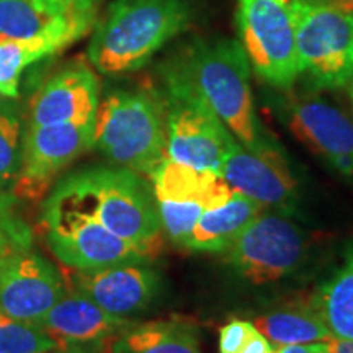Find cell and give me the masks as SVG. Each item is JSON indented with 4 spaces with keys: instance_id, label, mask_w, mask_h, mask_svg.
Returning a JSON list of instances; mask_svg holds the SVG:
<instances>
[{
    "instance_id": "cell-21",
    "label": "cell",
    "mask_w": 353,
    "mask_h": 353,
    "mask_svg": "<svg viewBox=\"0 0 353 353\" xmlns=\"http://www.w3.org/2000/svg\"><path fill=\"white\" fill-rule=\"evenodd\" d=\"M252 324L275 348L329 342L332 339L312 303L273 309L255 317Z\"/></svg>"
},
{
    "instance_id": "cell-11",
    "label": "cell",
    "mask_w": 353,
    "mask_h": 353,
    "mask_svg": "<svg viewBox=\"0 0 353 353\" xmlns=\"http://www.w3.org/2000/svg\"><path fill=\"white\" fill-rule=\"evenodd\" d=\"M92 136L94 121L30 125L21 144L20 169L12 183L13 193L23 200H41L54 176L92 149Z\"/></svg>"
},
{
    "instance_id": "cell-16",
    "label": "cell",
    "mask_w": 353,
    "mask_h": 353,
    "mask_svg": "<svg viewBox=\"0 0 353 353\" xmlns=\"http://www.w3.org/2000/svg\"><path fill=\"white\" fill-rule=\"evenodd\" d=\"M134 324L103 311L82 294L68 291L38 325L54 341L59 352L101 353L108 343Z\"/></svg>"
},
{
    "instance_id": "cell-7",
    "label": "cell",
    "mask_w": 353,
    "mask_h": 353,
    "mask_svg": "<svg viewBox=\"0 0 353 353\" xmlns=\"http://www.w3.org/2000/svg\"><path fill=\"white\" fill-rule=\"evenodd\" d=\"M43 228L51 252L68 268L97 270L121 263L148 262L139 249L114 236L56 190L43 206Z\"/></svg>"
},
{
    "instance_id": "cell-22",
    "label": "cell",
    "mask_w": 353,
    "mask_h": 353,
    "mask_svg": "<svg viewBox=\"0 0 353 353\" xmlns=\"http://www.w3.org/2000/svg\"><path fill=\"white\" fill-rule=\"evenodd\" d=\"M312 304L332 337L353 341V245L341 267L317 291Z\"/></svg>"
},
{
    "instance_id": "cell-29",
    "label": "cell",
    "mask_w": 353,
    "mask_h": 353,
    "mask_svg": "<svg viewBox=\"0 0 353 353\" xmlns=\"http://www.w3.org/2000/svg\"><path fill=\"white\" fill-rule=\"evenodd\" d=\"M275 353H330L327 343H306V345H286L275 348Z\"/></svg>"
},
{
    "instance_id": "cell-1",
    "label": "cell",
    "mask_w": 353,
    "mask_h": 353,
    "mask_svg": "<svg viewBox=\"0 0 353 353\" xmlns=\"http://www.w3.org/2000/svg\"><path fill=\"white\" fill-rule=\"evenodd\" d=\"M56 192L151 260L162 249V226L152 187L125 167H88L64 176Z\"/></svg>"
},
{
    "instance_id": "cell-34",
    "label": "cell",
    "mask_w": 353,
    "mask_h": 353,
    "mask_svg": "<svg viewBox=\"0 0 353 353\" xmlns=\"http://www.w3.org/2000/svg\"><path fill=\"white\" fill-rule=\"evenodd\" d=\"M105 352H107V350H105ZM105 352H101V353H105ZM57 353H68V352H59V350H57Z\"/></svg>"
},
{
    "instance_id": "cell-13",
    "label": "cell",
    "mask_w": 353,
    "mask_h": 353,
    "mask_svg": "<svg viewBox=\"0 0 353 353\" xmlns=\"http://www.w3.org/2000/svg\"><path fill=\"white\" fill-rule=\"evenodd\" d=\"M68 291L82 294L103 311L117 317L130 319L144 311L161 291V276L148 262H131L63 273Z\"/></svg>"
},
{
    "instance_id": "cell-30",
    "label": "cell",
    "mask_w": 353,
    "mask_h": 353,
    "mask_svg": "<svg viewBox=\"0 0 353 353\" xmlns=\"http://www.w3.org/2000/svg\"><path fill=\"white\" fill-rule=\"evenodd\" d=\"M20 245H23V244H19V242L13 239L10 234L7 232L6 226H2V224H0V268H2V265H3V262H6V259L8 257V255H10L13 250Z\"/></svg>"
},
{
    "instance_id": "cell-17",
    "label": "cell",
    "mask_w": 353,
    "mask_h": 353,
    "mask_svg": "<svg viewBox=\"0 0 353 353\" xmlns=\"http://www.w3.org/2000/svg\"><path fill=\"white\" fill-rule=\"evenodd\" d=\"M100 103V83L87 64L77 63L57 70L30 103V125L94 121Z\"/></svg>"
},
{
    "instance_id": "cell-15",
    "label": "cell",
    "mask_w": 353,
    "mask_h": 353,
    "mask_svg": "<svg viewBox=\"0 0 353 353\" xmlns=\"http://www.w3.org/2000/svg\"><path fill=\"white\" fill-rule=\"evenodd\" d=\"M221 176L229 187L262 206L291 210L298 201L296 180L276 145L268 143L250 151L234 139L221 164Z\"/></svg>"
},
{
    "instance_id": "cell-4",
    "label": "cell",
    "mask_w": 353,
    "mask_h": 353,
    "mask_svg": "<svg viewBox=\"0 0 353 353\" xmlns=\"http://www.w3.org/2000/svg\"><path fill=\"white\" fill-rule=\"evenodd\" d=\"M167 120L162 90L151 85L117 88L100 100L92 148L118 167L154 174L165 161Z\"/></svg>"
},
{
    "instance_id": "cell-3",
    "label": "cell",
    "mask_w": 353,
    "mask_h": 353,
    "mask_svg": "<svg viewBox=\"0 0 353 353\" xmlns=\"http://www.w3.org/2000/svg\"><path fill=\"white\" fill-rule=\"evenodd\" d=\"M176 61L242 145L259 151L268 144L255 113L250 63L241 41L234 38L196 39Z\"/></svg>"
},
{
    "instance_id": "cell-31",
    "label": "cell",
    "mask_w": 353,
    "mask_h": 353,
    "mask_svg": "<svg viewBox=\"0 0 353 353\" xmlns=\"http://www.w3.org/2000/svg\"><path fill=\"white\" fill-rule=\"evenodd\" d=\"M327 343L330 353H353V341H343V339L332 337Z\"/></svg>"
},
{
    "instance_id": "cell-24",
    "label": "cell",
    "mask_w": 353,
    "mask_h": 353,
    "mask_svg": "<svg viewBox=\"0 0 353 353\" xmlns=\"http://www.w3.org/2000/svg\"><path fill=\"white\" fill-rule=\"evenodd\" d=\"M57 345L38 324L0 312V353H56Z\"/></svg>"
},
{
    "instance_id": "cell-28",
    "label": "cell",
    "mask_w": 353,
    "mask_h": 353,
    "mask_svg": "<svg viewBox=\"0 0 353 353\" xmlns=\"http://www.w3.org/2000/svg\"><path fill=\"white\" fill-rule=\"evenodd\" d=\"M241 353H275V347L257 330L250 337V341L245 343V347L242 348Z\"/></svg>"
},
{
    "instance_id": "cell-19",
    "label": "cell",
    "mask_w": 353,
    "mask_h": 353,
    "mask_svg": "<svg viewBox=\"0 0 353 353\" xmlns=\"http://www.w3.org/2000/svg\"><path fill=\"white\" fill-rule=\"evenodd\" d=\"M262 210L260 203L234 190L224 205L201 214L183 247L200 252H224Z\"/></svg>"
},
{
    "instance_id": "cell-14",
    "label": "cell",
    "mask_w": 353,
    "mask_h": 353,
    "mask_svg": "<svg viewBox=\"0 0 353 353\" xmlns=\"http://www.w3.org/2000/svg\"><path fill=\"white\" fill-rule=\"evenodd\" d=\"M281 117L312 152L353 176V121L345 113L317 95H294L281 103Z\"/></svg>"
},
{
    "instance_id": "cell-20",
    "label": "cell",
    "mask_w": 353,
    "mask_h": 353,
    "mask_svg": "<svg viewBox=\"0 0 353 353\" xmlns=\"http://www.w3.org/2000/svg\"><path fill=\"white\" fill-rule=\"evenodd\" d=\"M105 353H200L195 325L185 321L132 324L108 343Z\"/></svg>"
},
{
    "instance_id": "cell-18",
    "label": "cell",
    "mask_w": 353,
    "mask_h": 353,
    "mask_svg": "<svg viewBox=\"0 0 353 353\" xmlns=\"http://www.w3.org/2000/svg\"><path fill=\"white\" fill-rule=\"evenodd\" d=\"M95 23V13L70 15L59 25L33 38L0 43V95L17 99L21 74L28 65L63 51L85 37Z\"/></svg>"
},
{
    "instance_id": "cell-2",
    "label": "cell",
    "mask_w": 353,
    "mask_h": 353,
    "mask_svg": "<svg viewBox=\"0 0 353 353\" xmlns=\"http://www.w3.org/2000/svg\"><path fill=\"white\" fill-rule=\"evenodd\" d=\"M188 0H114L88 43V61L105 76L134 72L188 30Z\"/></svg>"
},
{
    "instance_id": "cell-25",
    "label": "cell",
    "mask_w": 353,
    "mask_h": 353,
    "mask_svg": "<svg viewBox=\"0 0 353 353\" xmlns=\"http://www.w3.org/2000/svg\"><path fill=\"white\" fill-rule=\"evenodd\" d=\"M21 123L13 107H0V188L13 183L20 169Z\"/></svg>"
},
{
    "instance_id": "cell-6",
    "label": "cell",
    "mask_w": 353,
    "mask_h": 353,
    "mask_svg": "<svg viewBox=\"0 0 353 353\" xmlns=\"http://www.w3.org/2000/svg\"><path fill=\"white\" fill-rule=\"evenodd\" d=\"M298 77L317 90L353 79V15L321 2L293 0Z\"/></svg>"
},
{
    "instance_id": "cell-33",
    "label": "cell",
    "mask_w": 353,
    "mask_h": 353,
    "mask_svg": "<svg viewBox=\"0 0 353 353\" xmlns=\"http://www.w3.org/2000/svg\"><path fill=\"white\" fill-rule=\"evenodd\" d=\"M350 99H352V105H353V79L350 81Z\"/></svg>"
},
{
    "instance_id": "cell-5",
    "label": "cell",
    "mask_w": 353,
    "mask_h": 353,
    "mask_svg": "<svg viewBox=\"0 0 353 353\" xmlns=\"http://www.w3.org/2000/svg\"><path fill=\"white\" fill-rule=\"evenodd\" d=\"M167 159L219 174L234 136L216 117L179 61L164 70ZM221 175V174H219Z\"/></svg>"
},
{
    "instance_id": "cell-10",
    "label": "cell",
    "mask_w": 353,
    "mask_h": 353,
    "mask_svg": "<svg viewBox=\"0 0 353 353\" xmlns=\"http://www.w3.org/2000/svg\"><path fill=\"white\" fill-rule=\"evenodd\" d=\"M224 252L229 265L249 283L270 285L299 267L306 237L288 216L260 213Z\"/></svg>"
},
{
    "instance_id": "cell-12",
    "label": "cell",
    "mask_w": 353,
    "mask_h": 353,
    "mask_svg": "<svg viewBox=\"0 0 353 353\" xmlns=\"http://www.w3.org/2000/svg\"><path fill=\"white\" fill-rule=\"evenodd\" d=\"M68 293L63 273L25 245L17 247L0 268V312L38 324Z\"/></svg>"
},
{
    "instance_id": "cell-9",
    "label": "cell",
    "mask_w": 353,
    "mask_h": 353,
    "mask_svg": "<svg viewBox=\"0 0 353 353\" xmlns=\"http://www.w3.org/2000/svg\"><path fill=\"white\" fill-rule=\"evenodd\" d=\"M151 180L162 232L182 247L201 214L224 205L234 192L216 172L193 169L167 157Z\"/></svg>"
},
{
    "instance_id": "cell-26",
    "label": "cell",
    "mask_w": 353,
    "mask_h": 353,
    "mask_svg": "<svg viewBox=\"0 0 353 353\" xmlns=\"http://www.w3.org/2000/svg\"><path fill=\"white\" fill-rule=\"evenodd\" d=\"M257 332L249 321L234 319L219 330V353H241L250 337Z\"/></svg>"
},
{
    "instance_id": "cell-32",
    "label": "cell",
    "mask_w": 353,
    "mask_h": 353,
    "mask_svg": "<svg viewBox=\"0 0 353 353\" xmlns=\"http://www.w3.org/2000/svg\"><path fill=\"white\" fill-rule=\"evenodd\" d=\"M321 2L327 3V6L337 8V10L352 13L353 15V0H321Z\"/></svg>"
},
{
    "instance_id": "cell-8",
    "label": "cell",
    "mask_w": 353,
    "mask_h": 353,
    "mask_svg": "<svg viewBox=\"0 0 353 353\" xmlns=\"http://www.w3.org/2000/svg\"><path fill=\"white\" fill-rule=\"evenodd\" d=\"M237 26L255 74L288 90L298 79L293 0H237Z\"/></svg>"
},
{
    "instance_id": "cell-27",
    "label": "cell",
    "mask_w": 353,
    "mask_h": 353,
    "mask_svg": "<svg viewBox=\"0 0 353 353\" xmlns=\"http://www.w3.org/2000/svg\"><path fill=\"white\" fill-rule=\"evenodd\" d=\"M43 10L54 15H90L97 13L101 0H33Z\"/></svg>"
},
{
    "instance_id": "cell-23",
    "label": "cell",
    "mask_w": 353,
    "mask_h": 353,
    "mask_svg": "<svg viewBox=\"0 0 353 353\" xmlns=\"http://www.w3.org/2000/svg\"><path fill=\"white\" fill-rule=\"evenodd\" d=\"M68 17L70 15H54L43 10L33 0H0V43L33 38L59 25Z\"/></svg>"
}]
</instances>
